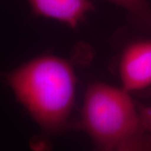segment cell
Masks as SVG:
<instances>
[{
	"mask_svg": "<svg viewBox=\"0 0 151 151\" xmlns=\"http://www.w3.org/2000/svg\"><path fill=\"white\" fill-rule=\"evenodd\" d=\"M2 76L42 134L50 137L70 129L77 86L70 60L41 55Z\"/></svg>",
	"mask_w": 151,
	"mask_h": 151,
	"instance_id": "1",
	"label": "cell"
},
{
	"mask_svg": "<svg viewBox=\"0 0 151 151\" xmlns=\"http://www.w3.org/2000/svg\"><path fill=\"white\" fill-rule=\"evenodd\" d=\"M123 9L129 23L151 36V5L148 0H106Z\"/></svg>",
	"mask_w": 151,
	"mask_h": 151,
	"instance_id": "5",
	"label": "cell"
},
{
	"mask_svg": "<svg viewBox=\"0 0 151 151\" xmlns=\"http://www.w3.org/2000/svg\"><path fill=\"white\" fill-rule=\"evenodd\" d=\"M130 94L103 82L87 86L81 127L97 150L151 151V134Z\"/></svg>",
	"mask_w": 151,
	"mask_h": 151,
	"instance_id": "2",
	"label": "cell"
},
{
	"mask_svg": "<svg viewBox=\"0 0 151 151\" xmlns=\"http://www.w3.org/2000/svg\"><path fill=\"white\" fill-rule=\"evenodd\" d=\"M121 86L130 93L151 86V39L132 41L124 49L119 60Z\"/></svg>",
	"mask_w": 151,
	"mask_h": 151,
	"instance_id": "3",
	"label": "cell"
},
{
	"mask_svg": "<svg viewBox=\"0 0 151 151\" xmlns=\"http://www.w3.org/2000/svg\"><path fill=\"white\" fill-rule=\"evenodd\" d=\"M138 106L145 127L151 134V105H143L138 103Z\"/></svg>",
	"mask_w": 151,
	"mask_h": 151,
	"instance_id": "6",
	"label": "cell"
},
{
	"mask_svg": "<svg viewBox=\"0 0 151 151\" xmlns=\"http://www.w3.org/2000/svg\"><path fill=\"white\" fill-rule=\"evenodd\" d=\"M34 15L77 28L95 7L92 0H27Z\"/></svg>",
	"mask_w": 151,
	"mask_h": 151,
	"instance_id": "4",
	"label": "cell"
}]
</instances>
